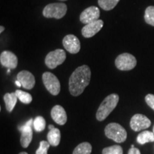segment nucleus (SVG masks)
Wrapping results in <instances>:
<instances>
[{"instance_id":"1","label":"nucleus","mask_w":154,"mask_h":154,"mask_svg":"<svg viewBox=\"0 0 154 154\" xmlns=\"http://www.w3.org/2000/svg\"><path fill=\"white\" fill-rule=\"evenodd\" d=\"M91 76V69L86 65H82L75 69L69 81L70 94L74 96L81 95L89 84Z\"/></svg>"},{"instance_id":"2","label":"nucleus","mask_w":154,"mask_h":154,"mask_svg":"<svg viewBox=\"0 0 154 154\" xmlns=\"http://www.w3.org/2000/svg\"><path fill=\"white\" fill-rule=\"evenodd\" d=\"M119 101V96L116 94H111L105 98L104 100L100 104L97 112L96 119L99 121L105 120L109 115L114 110Z\"/></svg>"},{"instance_id":"3","label":"nucleus","mask_w":154,"mask_h":154,"mask_svg":"<svg viewBox=\"0 0 154 154\" xmlns=\"http://www.w3.org/2000/svg\"><path fill=\"white\" fill-rule=\"evenodd\" d=\"M105 134L109 139L116 143H123L127 138V132L125 128L117 123H110L106 126Z\"/></svg>"},{"instance_id":"4","label":"nucleus","mask_w":154,"mask_h":154,"mask_svg":"<svg viewBox=\"0 0 154 154\" xmlns=\"http://www.w3.org/2000/svg\"><path fill=\"white\" fill-rule=\"evenodd\" d=\"M67 6L63 3L49 4L43 9V16L46 18L60 19L66 14Z\"/></svg>"},{"instance_id":"5","label":"nucleus","mask_w":154,"mask_h":154,"mask_svg":"<svg viewBox=\"0 0 154 154\" xmlns=\"http://www.w3.org/2000/svg\"><path fill=\"white\" fill-rule=\"evenodd\" d=\"M66 59V54L64 50L58 49L50 51L45 58V64L49 69H54L62 64Z\"/></svg>"},{"instance_id":"6","label":"nucleus","mask_w":154,"mask_h":154,"mask_svg":"<svg viewBox=\"0 0 154 154\" xmlns=\"http://www.w3.org/2000/svg\"><path fill=\"white\" fill-rule=\"evenodd\" d=\"M137 61L134 56L128 53H124L119 55L115 60L116 68L121 71H130L135 68Z\"/></svg>"},{"instance_id":"7","label":"nucleus","mask_w":154,"mask_h":154,"mask_svg":"<svg viewBox=\"0 0 154 154\" xmlns=\"http://www.w3.org/2000/svg\"><path fill=\"white\" fill-rule=\"evenodd\" d=\"M42 81L46 88L51 95L57 96L61 90L60 82L57 77L51 72H44L42 74Z\"/></svg>"},{"instance_id":"8","label":"nucleus","mask_w":154,"mask_h":154,"mask_svg":"<svg viewBox=\"0 0 154 154\" xmlns=\"http://www.w3.org/2000/svg\"><path fill=\"white\" fill-rule=\"evenodd\" d=\"M34 124V121L32 119H30L24 125L19 126L18 129L21 131V145L23 148H27L32 140L33 131H32V124Z\"/></svg>"},{"instance_id":"9","label":"nucleus","mask_w":154,"mask_h":154,"mask_svg":"<svg viewBox=\"0 0 154 154\" xmlns=\"http://www.w3.org/2000/svg\"><path fill=\"white\" fill-rule=\"evenodd\" d=\"M151 122L150 119L146 116L140 113H136L132 116L130 121V126L135 132L140 131L149 128Z\"/></svg>"},{"instance_id":"10","label":"nucleus","mask_w":154,"mask_h":154,"mask_svg":"<svg viewBox=\"0 0 154 154\" xmlns=\"http://www.w3.org/2000/svg\"><path fill=\"white\" fill-rule=\"evenodd\" d=\"M62 44L64 49L73 54L79 52L81 43L79 39L74 34H68L63 38Z\"/></svg>"},{"instance_id":"11","label":"nucleus","mask_w":154,"mask_h":154,"mask_svg":"<svg viewBox=\"0 0 154 154\" xmlns=\"http://www.w3.org/2000/svg\"><path fill=\"white\" fill-rule=\"evenodd\" d=\"M100 17V10L97 7L91 6L88 7L81 13L80 22L82 24H88L89 23L98 20Z\"/></svg>"},{"instance_id":"12","label":"nucleus","mask_w":154,"mask_h":154,"mask_svg":"<svg viewBox=\"0 0 154 154\" xmlns=\"http://www.w3.org/2000/svg\"><path fill=\"white\" fill-rule=\"evenodd\" d=\"M103 26V21L98 19L95 22L86 24L82 29V34L84 37L91 38L100 32Z\"/></svg>"},{"instance_id":"13","label":"nucleus","mask_w":154,"mask_h":154,"mask_svg":"<svg viewBox=\"0 0 154 154\" xmlns=\"http://www.w3.org/2000/svg\"><path fill=\"white\" fill-rule=\"evenodd\" d=\"M17 79L20 82L22 86L24 88L27 90H30L33 88L35 86V77L32 73L26 70L21 71L17 74Z\"/></svg>"},{"instance_id":"14","label":"nucleus","mask_w":154,"mask_h":154,"mask_svg":"<svg viewBox=\"0 0 154 154\" xmlns=\"http://www.w3.org/2000/svg\"><path fill=\"white\" fill-rule=\"evenodd\" d=\"M0 62L3 66L14 69L18 65V58L11 51H4L0 55Z\"/></svg>"},{"instance_id":"15","label":"nucleus","mask_w":154,"mask_h":154,"mask_svg":"<svg viewBox=\"0 0 154 154\" xmlns=\"http://www.w3.org/2000/svg\"><path fill=\"white\" fill-rule=\"evenodd\" d=\"M51 116L57 124L63 126L67 121L66 111L60 105H56L51 111Z\"/></svg>"},{"instance_id":"16","label":"nucleus","mask_w":154,"mask_h":154,"mask_svg":"<svg viewBox=\"0 0 154 154\" xmlns=\"http://www.w3.org/2000/svg\"><path fill=\"white\" fill-rule=\"evenodd\" d=\"M17 96L15 92L12 93H7L4 96V101H5L6 109L8 112H11L13 109H14V106H16L17 102Z\"/></svg>"},{"instance_id":"17","label":"nucleus","mask_w":154,"mask_h":154,"mask_svg":"<svg viewBox=\"0 0 154 154\" xmlns=\"http://www.w3.org/2000/svg\"><path fill=\"white\" fill-rule=\"evenodd\" d=\"M47 140L52 146L59 145L61 140V132L59 129L54 128L52 130H49L47 134Z\"/></svg>"},{"instance_id":"18","label":"nucleus","mask_w":154,"mask_h":154,"mask_svg":"<svg viewBox=\"0 0 154 154\" xmlns=\"http://www.w3.org/2000/svg\"><path fill=\"white\" fill-rule=\"evenodd\" d=\"M137 142L140 145H143L149 142L154 141V133L150 131H144L138 135L136 138Z\"/></svg>"},{"instance_id":"19","label":"nucleus","mask_w":154,"mask_h":154,"mask_svg":"<svg viewBox=\"0 0 154 154\" xmlns=\"http://www.w3.org/2000/svg\"><path fill=\"white\" fill-rule=\"evenodd\" d=\"M92 146L88 142H83L75 148L73 154H91Z\"/></svg>"},{"instance_id":"20","label":"nucleus","mask_w":154,"mask_h":154,"mask_svg":"<svg viewBox=\"0 0 154 154\" xmlns=\"http://www.w3.org/2000/svg\"><path fill=\"white\" fill-rule=\"evenodd\" d=\"M120 0H98V4L102 9L110 11L113 9Z\"/></svg>"},{"instance_id":"21","label":"nucleus","mask_w":154,"mask_h":154,"mask_svg":"<svg viewBox=\"0 0 154 154\" xmlns=\"http://www.w3.org/2000/svg\"><path fill=\"white\" fill-rule=\"evenodd\" d=\"M15 93H16L18 99L23 103L29 104V103H30L32 101V95L27 93V92L22 91V90H16Z\"/></svg>"},{"instance_id":"22","label":"nucleus","mask_w":154,"mask_h":154,"mask_svg":"<svg viewBox=\"0 0 154 154\" xmlns=\"http://www.w3.org/2000/svg\"><path fill=\"white\" fill-rule=\"evenodd\" d=\"M144 19L148 24L154 26V6H149L146 9Z\"/></svg>"},{"instance_id":"23","label":"nucleus","mask_w":154,"mask_h":154,"mask_svg":"<svg viewBox=\"0 0 154 154\" xmlns=\"http://www.w3.org/2000/svg\"><path fill=\"white\" fill-rule=\"evenodd\" d=\"M34 128L37 132H41L45 129L46 121L41 116H36L34 120Z\"/></svg>"},{"instance_id":"24","label":"nucleus","mask_w":154,"mask_h":154,"mask_svg":"<svg viewBox=\"0 0 154 154\" xmlns=\"http://www.w3.org/2000/svg\"><path fill=\"white\" fill-rule=\"evenodd\" d=\"M102 154H124V151L121 146L113 145L104 148L102 151Z\"/></svg>"},{"instance_id":"25","label":"nucleus","mask_w":154,"mask_h":154,"mask_svg":"<svg viewBox=\"0 0 154 154\" xmlns=\"http://www.w3.org/2000/svg\"><path fill=\"white\" fill-rule=\"evenodd\" d=\"M50 143L46 140H42L39 143V147L36 150V154H47V151L49 149Z\"/></svg>"},{"instance_id":"26","label":"nucleus","mask_w":154,"mask_h":154,"mask_svg":"<svg viewBox=\"0 0 154 154\" xmlns=\"http://www.w3.org/2000/svg\"><path fill=\"white\" fill-rule=\"evenodd\" d=\"M145 100L146 103L149 107H151L152 109L154 111V95L153 94H149L146 96Z\"/></svg>"},{"instance_id":"27","label":"nucleus","mask_w":154,"mask_h":154,"mask_svg":"<svg viewBox=\"0 0 154 154\" xmlns=\"http://www.w3.org/2000/svg\"><path fill=\"white\" fill-rule=\"evenodd\" d=\"M128 154H140L139 150L136 148H131L129 151H128Z\"/></svg>"},{"instance_id":"28","label":"nucleus","mask_w":154,"mask_h":154,"mask_svg":"<svg viewBox=\"0 0 154 154\" xmlns=\"http://www.w3.org/2000/svg\"><path fill=\"white\" fill-rule=\"evenodd\" d=\"M15 84H16L17 86H19V87H21V86H22V84H21L20 82H19L18 80H17L16 82H15Z\"/></svg>"},{"instance_id":"29","label":"nucleus","mask_w":154,"mask_h":154,"mask_svg":"<svg viewBox=\"0 0 154 154\" xmlns=\"http://www.w3.org/2000/svg\"><path fill=\"white\" fill-rule=\"evenodd\" d=\"M55 127H54V126H53V125H49V130H52V129H54V128Z\"/></svg>"},{"instance_id":"30","label":"nucleus","mask_w":154,"mask_h":154,"mask_svg":"<svg viewBox=\"0 0 154 154\" xmlns=\"http://www.w3.org/2000/svg\"><path fill=\"white\" fill-rule=\"evenodd\" d=\"M4 30H5V27H4V26H0V33H2V32Z\"/></svg>"},{"instance_id":"31","label":"nucleus","mask_w":154,"mask_h":154,"mask_svg":"<svg viewBox=\"0 0 154 154\" xmlns=\"http://www.w3.org/2000/svg\"><path fill=\"white\" fill-rule=\"evenodd\" d=\"M19 154H28L26 152H21V153H19Z\"/></svg>"},{"instance_id":"32","label":"nucleus","mask_w":154,"mask_h":154,"mask_svg":"<svg viewBox=\"0 0 154 154\" xmlns=\"http://www.w3.org/2000/svg\"><path fill=\"white\" fill-rule=\"evenodd\" d=\"M10 72V69H8V70H7V73H9Z\"/></svg>"},{"instance_id":"33","label":"nucleus","mask_w":154,"mask_h":154,"mask_svg":"<svg viewBox=\"0 0 154 154\" xmlns=\"http://www.w3.org/2000/svg\"><path fill=\"white\" fill-rule=\"evenodd\" d=\"M59 1H61V2H64V1H67V0H59Z\"/></svg>"},{"instance_id":"34","label":"nucleus","mask_w":154,"mask_h":154,"mask_svg":"<svg viewBox=\"0 0 154 154\" xmlns=\"http://www.w3.org/2000/svg\"><path fill=\"white\" fill-rule=\"evenodd\" d=\"M153 132L154 133V126H153Z\"/></svg>"}]
</instances>
